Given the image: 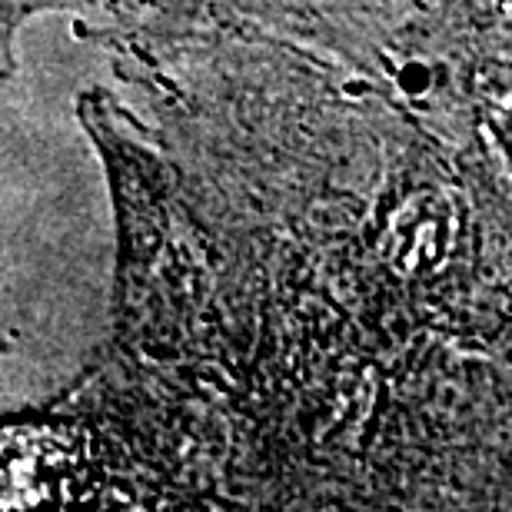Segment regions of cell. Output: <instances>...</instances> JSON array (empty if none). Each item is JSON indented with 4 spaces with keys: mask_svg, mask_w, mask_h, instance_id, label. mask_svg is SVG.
I'll use <instances>...</instances> for the list:
<instances>
[{
    "mask_svg": "<svg viewBox=\"0 0 512 512\" xmlns=\"http://www.w3.org/2000/svg\"><path fill=\"white\" fill-rule=\"evenodd\" d=\"M453 247V210L439 193H416L389 223L386 256L403 276H423L443 266Z\"/></svg>",
    "mask_w": 512,
    "mask_h": 512,
    "instance_id": "1",
    "label": "cell"
}]
</instances>
